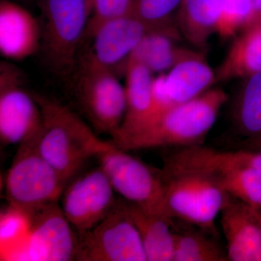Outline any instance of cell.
<instances>
[{"instance_id": "3", "label": "cell", "mask_w": 261, "mask_h": 261, "mask_svg": "<svg viewBox=\"0 0 261 261\" xmlns=\"http://www.w3.org/2000/svg\"><path fill=\"white\" fill-rule=\"evenodd\" d=\"M163 162L161 170L169 217L181 219L214 235L216 220L230 195L208 173L197 168Z\"/></svg>"}, {"instance_id": "11", "label": "cell", "mask_w": 261, "mask_h": 261, "mask_svg": "<svg viewBox=\"0 0 261 261\" xmlns=\"http://www.w3.org/2000/svg\"><path fill=\"white\" fill-rule=\"evenodd\" d=\"M21 71L9 62L0 65V140L20 145L37 135L42 121L40 106L23 87Z\"/></svg>"}, {"instance_id": "28", "label": "cell", "mask_w": 261, "mask_h": 261, "mask_svg": "<svg viewBox=\"0 0 261 261\" xmlns=\"http://www.w3.org/2000/svg\"><path fill=\"white\" fill-rule=\"evenodd\" d=\"M226 159L255 168L261 173V150L241 149L233 151H221Z\"/></svg>"}, {"instance_id": "14", "label": "cell", "mask_w": 261, "mask_h": 261, "mask_svg": "<svg viewBox=\"0 0 261 261\" xmlns=\"http://www.w3.org/2000/svg\"><path fill=\"white\" fill-rule=\"evenodd\" d=\"M147 33L145 25L130 14L108 20L91 36L93 43L88 58L113 70L125 65Z\"/></svg>"}, {"instance_id": "19", "label": "cell", "mask_w": 261, "mask_h": 261, "mask_svg": "<svg viewBox=\"0 0 261 261\" xmlns=\"http://www.w3.org/2000/svg\"><path fill=\"white\" fill-rule=\"evenodd\" d=\"M261 71V22L244 29L216 72L218 82L244 79Z\"/></svg>"}, {"instance_id": "31", "label": "cell", "mask_w": 261, "mask_h": 261, "mask_svg": "<svg viewBox=\"0 0 261 261\" xmlns=\"http://www.w3.org/2000/svg\"><path fill=\"white\" fill-rule=\"evenodd\" d=\"M255 210V215H256L257 219L261 226V209H254Z\"/></svg>"}, {"instance_id": "10", "label": "cell", "mask_w": 261, "mask_h": 261, "mask_svg": "<svg viewBox=\"0 0 261 261\" xmlns=\"http://www.w3.org/2000/svg\"><path fill=\"white\" fill-rule=\"evenodd\" d=\"M80 171L66 184L60 199L62 211L78 235L90 231L106 219L118 200L99 165Z\"/></svg>"}, {"instance_id": "32", "label": "cell", "mask_w": 261, "mask_h": 261, "mask_svg": "<svg viewBox=\"0 0 261 261\" xmlns=\"http://www.w3.org/2000/svg\"><path fill=\"white\" fill-rule=\"evenodd\" d=\"M89 3H90L91 6H92V0H89Z\"/></svg>"}, {"instance_id": "12", "label": "cell", "mask_w": 261, "mask_h": 261, "mask_svg": "<svg viewBox=\"0 0 261 261\" xmlns=\"http://www.w3.org/2000/svg\"><path fill=\"white\" fill-rule=\"evenodd\" d=\"M30 229L20 260H75L79 235L59 202L29 215Z\"/></svg>"}, {"instance_id": "1", "label": "cell", "mask_w": 261, "mask_h": 261, "mask_svg": "<svg viewBox=\"0 0 261 261\" xmlns=\"http://www.w3.org/2000/svg\"><path fill=\"white\" fill-rule=\"evenodd\" d=\"M227 100L222 89H209L192 100L170 108L114 145L127 152L202 145Z\"/></svg>"}, {"instance_id": "8", "label": "cell", "mask_w": 261, "mask_h": 261, "mask_svg": "<svg viewBox=\"0 0 261 261\" xmlns=\"http://www.w3.org/2000/svg\"><path fill=\"white\" fill-rule=\"evenodd\" d=\"M75 260L147 261L140 233L126 201L118 198L106 219L90 231L79 235Z\"/></svg>"}, {"instance_id": "16", "label": "cell", "mask_w": 261, "mask_h": 261, "mask_svg": "<svg viewBox=\"0 0 261 261\" xmlns=\"http://www.w3.org/2000/svg\"><path fill=\"white\" fill-rule=\"evenodd\" d=\"M126 75V108L121 126L111 135V142L118 144L133 135L149 119L152 111V73L145 65L128 62Z\"/></svg>"}, {"instance_id": "20", "label": "cell", "mask_w": 261, "mask_h": 261, "mask_svg": "<svg viewBox=\"0 0 261 261\" xmlns=\"http://www.w3.org/2000/svg\"><path fill=\"white\" fill-rule=\"evenodd\" d=\"M126 204L130 217L140 233L147 260L173 261L172 221L129 202H126Z\"/></svg>"}, {"instance_id": "27", "label": "cell", "mask_w": 261, "mask_h": 261, "mask_svg": "<svg viewBox=\"0 0 261 261\" xmlns=\"http://www.w3.org/2000/svg\"><path fill=\"white\" fill-rule=\"evenodd\" d=\"M133 0H92V13L85 37H91L105 22L130 14Z\"/></svg>"}, {"instance_id": "29", "label": "cell", "mask_w": 261, "mask_h": 261, "mask_svg": "<svg viewBox=\"0 0 261 261\" xmlns=\"http://www.w3.org/2000/svg\"><path fill=\"white\" fill-rule=\"evenodd\" d=\"M261 21V0H252V13L250 23L247 27ZM246 27V28H247Z\"/></svg>"}, {"instance_id": "23", "label": "cell", "mask_w": 261, "mask_h": 261, "mask_svg": "<svg viewBox=\"0 0 261 261\" xmlns=\"http://www.w3.org/2000/svg\"><path fill=\"white\" fill-rule=\"evenodd\" d=\"M182 0H133L130 14L140 20L148 32H161L180 40L181 34L174 13Z\"/></svg>"}, {"instance_id": "6", "label": "cell", "mask_w": 261, "mask_h": 261, "mask_svg": "<svg viewBox=\"0 0 261 261\" xmlns=\"http://www.w3.org/2000/svg\"><path fill=\"white\" fill-rule=\"evenodd\" d=\"M43 18L42 42L55 72L68 74L86 35L92 6L89 0H38Z\"/></svg>"}, {"instance_id": "9", "label": "cell", "mask_w": 261, "mask_h": 261, "mask_svg": "<svg viewBox=\"0 0 261 261\" xmlns=\"http://www.w3.org/2000/svg\"><path fill=\"white\" fill-rule=\"evenodd\" d=\"M163 161L208 173L228 195L253 209H261V173L226 159L221 151L202 145L178 147Z\"/></svg>"}, {"instance_id": "18", "label": "cell", "mask_w": 261, "mask_h": 261, "mask_svg": "<svg viewBox=\"0 0 261 261\" xmlns=\"http://www.w3.org/2000/svg\"><path fill=\"white\" fill-rule=\"evenodd\" d=\"M224 0H182L176 15L182 37L194 47L205 49L217 33Z\"/></svg>"}, {"instance_id": "25", "label": "cell", "mask_w": 261, "mask_h": 261, "mask_svg": "<svg viewBox=\"0 0 261 261\" xmlns=\"http://www.w3.org/2000/svg\"><path fill=\"white\" fill-rule=\"evenodd\" d=\"M226 260V252L200 231L173 232V261Z\"/></svg>"}, {"instance_id": "24", "label": "cell", "mask_w": 261, "mask_h": 261, "mask_svg": "<svg viewBox=\"0 0 261 261\" xmlns=\"http://www.w3.org/2000/svg\"><path fill=\"white\" fill-rule=\"evenodd\" d=\"M30 219L23 211L9 205L0 217L2 260H20L28 240Z\"/></svg>"}, {"instance_id": "4", "label": "cell", "mask_w": 261, "mask_h": 261, "mask_svg": "<svg viewBox=\"0 0 261 261\" xmlns=\"http://www.w3.org/2000/svg\"><path fill=\"white\" fill-rule=\"evenodd\" d=\"M36 136L19 145L5 181L9 205L29 216L59 202L68 183L38 150Z\"/></svg>"}, {"instance_id": "26", "label": "cell", "mask_w": 261, "mask_h": 261, "mask_svg": "<svg viewBox=\"0 0 261 261\" xmlns=\"http://www.w3.org/2000/svg\"><path fill=\"white\" fill-rule=\"evenodd\" d=\"M252 13V0H224L217 33L221 37H231L250 23Z\"/></svg>"}, {"instance_id": "33", "label": "cell", "mask_w": 261, "mask_h": 261, "mask_svg": "<svg viewBox=\"0 0 261 261\" xmlns=\"http://www.w3.org/2000/svg\"><path fill=\"white\" fill-rule=\"evenodd\" d=\"M261 22V21H260Z\"/></svg>"}, {"instance_id": "7", "label": "cell", "mask_w": 261, "mask_h": 261, "mask_svg": "<svg viewBox=\"0 0 261 261\" xmlns=\"http://www.w3.org/2000/svg\"><path fill=\"white\" fill-rule=\"evenodd\" d=\"M75 94L94 132L111 136L121 126L126 113V92L111 68L87 57L81 68Z\"/></svg>"}, {"instance_id": "15", "label": "cell", "mask_w": 261, "mask_h": 261, "mask_svg": "<svg viewBox=\"0 0 261 261\" xmlns=\"http://www.w3.org/2000/svg\"><path fill=\"white\" fill-rule=\"evenodd\" d=\"M42 42V27L23 7L10 0L0 2V53L10 61L35 54Z\"/></svg>"}, {"instance_id": "17", "label": "cell", "mask_w": 261, "mask_h": 261, "mask_svg": "<svg viewBox=\"0 0 261 261\" xmlns=\"http://www.w3.org/2000/svg\"><path fill=\"white\" fill-rule=\"evenodd\" d=\"M217 82L216 73L206 63L202 53L180 62L166 74L171 107L199 97Z\"/></svg>"}, {"instance_id": "13", "label": "cell", "mask_w": 261, "mask_h": 261, "mask_svg": "<svg viewBox=\"0 0 261 261\" xmlns=\"http://www.w3.org/2000/svg\"><path fill=\"white\" fill-rule=\"evenodd\" d=\"M220 215L228 260L261 261V226L255 210L230 196Z\"/></svg>"}, {"instance_id": "21", "label": "cell", "mask_w": 261, "mask_h": 261, "mask_svg": "<svg viewBox=\"0 0 261 261\" xmlns=\"http://www.w3.org/2000/svg\"><path fill=\"white\" fill-rule=\"evenodd\" d=\"M177 41L163 33L148 32L130 54L126 63L135 62L145 65L152 73H163L180 62L202 53L178 47L176 44Z\"/></svg>"}, {"instance_id": "5", "label": "cell", "mask_w": 261, "mask_h": 261, "mask_svg": "<svg viewBox=\"0 0 261 261\" xmlns=\"http://www.w3.org/2000/svg\"><path fill=\"white\" fill-rule=\"evenodd\" d=\"M95 159L123 200L172 221L166 211L161 169L127 153L111 141L106 142Z\"/></svg>"}, {"instance_id": "30", "label": "cell", "mask_w": 261, "mask_h": 261, "mask_svg": "<svg viewBox=\"0 0 261 261\" xmlns=\"http://www.w3.org/2000/svg\"><path fill=\"white\" fill-rule=\"evenodd\" d=\"M245 145V148L247 149H251V150H259L261 149V135L257 136L253 139L250 140H244L243 142Z\"/></svg>"}, {"instance_id": "22", "label": "cell", "mask_w": 261, "mask_h": 261, "mask_svg": "<svg viewBox=\"0 0 261 261\" xmlns=\"http://www.w3.org/2000/svg\"><path fill=\"white\" fill-rule=\"evenodd\" d=\"M243 80L233 99L231 120L247 140L261 135V71Z\"/></svg>"}, {"instance_id": "2", "label": "cell", "mask_w": 261, "mask_h": 261, "mask_svg": "<svg viewBox=\"0 0 261 261\" xmlns=\"http://www.w3.org/2000/svg\"><path fill=\"white\" fill-rule=\"evenodd\" d=\"M42 121L36 136L38 150L68 182L106 144L83 120L61 103L34 95Z\"/></svg>"}]
</instances>
